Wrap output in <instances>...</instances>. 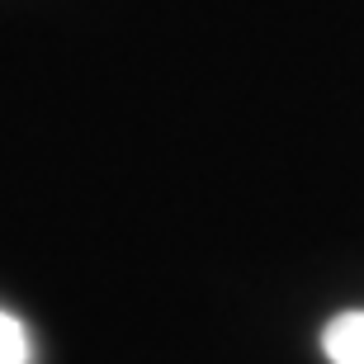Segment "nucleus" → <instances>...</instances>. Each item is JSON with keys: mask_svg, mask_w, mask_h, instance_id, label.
I'll use <instances>...</instances> for the list:
<instances>
[{"mask_svg": "<svg viewBox=\"0 0 364 364\" xmlns=\"http://www.w3.org/2000/svg\"><path fill=\"white\" fill-rule=\"evenodd\" d=\"M322 355L331 364H364V312H341L326 322Z\"/></svg>", "mask_w": 364, "mask_h": 364, "instance_id": "f257e3e1", "label": "nucleus"}, {"mask_svg": "<svg viewBox=\"0 0 364 364\" xmlns=\"http://www.w3.org/2000/svg\"><path fill=\"white\" fill-rule=\"evenodd\" d=\"M0 364H28V331L10 312H0Z\"/></svg>", "mask_w": 364, "mask_h": 364, "instance_id": "f03ea898", "label": "nucleus"}]
</instances>
